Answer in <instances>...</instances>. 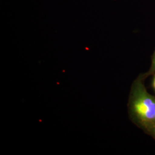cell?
Returning <instances> with one entry per match:
<instances>
[{"label":"cell","instance_id":"obj_1","mask_svg":"<svg viewBox=\"0 0 155 155\" xmlns=\"http://www.w3.org/2000/svg\"><path fill=\"white\" fill-rule=\"evenodd\" d=\"M130 104L132 110L140 121L145 124L154 123L155 98L148 93L141 83L134 85Z\"/></svg>","mask_w":155,"mask_h":155},{"label":"cell","instance_id":"obj_2","mask_svg":"<svg viewBox=\"0 0 155 155\" xmlns=\"http://www.w3.org/2000/svg\"><path fill=\"white\" fill-rule=\"evenodd\" d=\"M153 67L154 70H155V56H154V59H153Z\"/></svg>","mask_w":155,"mask_h":155},{"label":"cell","instance_id":"obj_3","mask_svg":"<svg viewBox=\"0 0 155 155\" xmlns=\"http://www.w3.org/2000/svg\"><path fill=\"white\" fill-rule=\"evenodd\" d=\"M153 87L155 89V77L154 78V79H153Z\"/></svg>","mask_w":155,"mask_h":155},{"label":"cell","instance_id":"obj_4","mask_svg":"<svg viewBox=\"0 0 155 155\" xmlns=\"http://www.w3.org/2000/svg\"><path fill=\"white\" fill-rule=\"evenodd\" d=\"M154 124V126H153V133H154V134L155 135V124Z\"/></svg>","mask_w":155,"mask_h":155},{"label":"cell","instance_id":"obj_5","mask_svg":"<svg viewBox=\"0 0 155 155\" xmlns=\"http://www.w3.org/2000/svg\"><path fill=\"white\" fill-rule=\"evenodd\" d=\"M155 121H154V123H153V124H155Z\"/></svg>","mask_w":155,"mask_h":155}]
</instances>
